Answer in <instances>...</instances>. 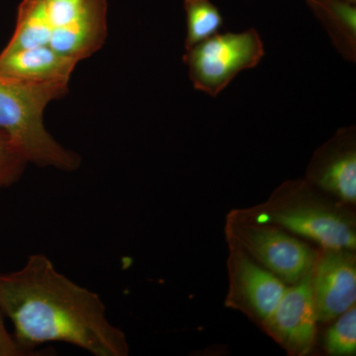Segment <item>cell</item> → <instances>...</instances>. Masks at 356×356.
<instances>
[{"label":"cell","mask_w":356,"mask_h":356,"mask_svg":"<svg viewBox=\"0 0 356 356\" xmlns=\"http://www.w3.org/2000/svg\"><path fill=\"white\" fill-rule=\"evenodd\" d=\"M346 207L318 195L306 180H296L281 185L261 205L234 211L243 219L273 225L321 248L355 250V219Z\"/></svg>","instance_id":"obj_2"},{"label":"cell","mask_w":356,"mask_h":356,"mask_svg":"<svg viewBox=\"0 0 356 356\" xmlns=\"http://www.w3.org/2000/svg\"><path fill=\"white\" fill-rule=\"evenodd\" d=\"M54 51L77 62L90 57L106 38V0H40Z\"/></svg>","instance_id":"obj_6"},{"label":"cell","mask_w":356,"mask_h":356,"mask_svg":"<svg viewBox=\"0 0 356 356\" xmlns=\"http://www.w3.org/2000/svg\"><path fill=\"white\" fill-rule=\"evenodd\" d=\"M229 289L226 306L261 325L280 303L287 284L241 248L229 245Z\"/></svg>","instance_id":"obj_8"},{"label":"cell","mask_w":356,"mask_h":356,"mask_svg":"<svg viewBox=\"0 0 356 356\" xmlns=\"http://www.w3.org/2000/svg\"><path fill=\"white\" fill-rule=\"evenodd\" d=\"M187 35L185 49L189 50L206 39L214 36L221 29L222 17L210 0H185Z\"/></svg>","instance_id":"obj_13"},{"label":"cell","mask_w":356,"mask_h":356,"mask_svg":"<svg viewBox=\"0 0 356 356\" xmlns=\"http://www.w3.org/2000/svg\"><path fill=\"white\" fill-rule=\"evenodd\" d=\"M318 323H331L355 306V250L321 248L312 275Z\"/></svg>","instance_id":"obj_9"},{"label":"cell","mask_w":356,"mask_h":356,"mask_svg":"<svg viewBox=\"0 0 356 356\" xmlns=\"http://www.w3.org/2000/svg\"><path fill=\"white\" fill-rule=\"evenodd\" d=\"M67 83H32L0 76V130L28 163L64 172H74L81 165V156L60 146L44 125V108L65 95Z\"/></svg>","instance_id":"obj_3"},{"label":"cell","mask_w":356,"mask_h":356,"mask_svg":"<svg viewBox=\"0 0 356 356\" xmlns=\"http://www.w3.org/2000/svg\"><path fill=\"white\" fill-rule=\"evenodd\" d=\"M0 312L10 318L14 339L28 356L62 341L95 356H127L126 334L107 318L97 293L58 273L43 254L28 257L19 270L0 273Z\"/></svg>","instance_id":"obj_1"},{"label":"cell","mask_w":356,"mask_h":356,"mask_svg":"<svg viewBox=\"0 0 356 356\" xmlns=\"http://www.w3.org/2000/svg\"><path fill=\"white\" fill-rule=\"evenodd\" d=\"M312 275L313 273L287 286L280 303L261 325L290 355H308L317 339L318 318Z\"/></svg>","instance_id":"obj_7"},{"label":"cell","mask_w":356,"mask_h":356,"mask_svg":"<svg viewBox=\"0 0 356 356\" xmlns=\"http://www.w3.org/2000/svg\"><path fill=\"white\" fill-rule=\"evenodd\" d=\"M77 63L49 46L3 50L0 54V76L32 83H69Z\"/></svg>","instance_id":"obj_11"},{"label":"cell","mask_w":356,"mask_h":356,"mask_svg":"<svg viewBox=\"0 0 356 356\" xmlns=\"http://www.w3.org/2000/svg\"><path fill=\"white\" fill-rule=\"evenodd\" d=\"M324 336L325 353L334 356H353L356 353V307L332 321Z\"/></svg>","instance_id":"obj_14"},{"label":"cell","mask_w":356,"mask_h":356,"mask_svg":"<svg viewBox=\"0 0 356 356\" xmlns=\"http://www.w3.org/2000/svg\"><path fill=\"white\" fill-rule=\"evenodd\" d=\"M27 163L9 136L0 130V189L18 181Z\"/></svg>","instance_id":"obj_15"},{"label":"cell","mask_w":356,"mask_h":356,"mask_svg":"<svg viewBox=\"0 0 356 356\" xmlns=\"http://www.w3.org/2000/svg\"><path fill=\"white\" fill-rule=\"evenodd\" d=\"M334 44L346 58H355V9L339 0H313Z\"/></svg>","instance_id":"obj_12"},{"label":"cell","mask_w":356,"mask_h":356,"mask_svg":"<svg viewBox=\"0 0 356 356\" xmlns=\"http://www.w3.org/2000/svg\"><path fill=\"white\" fill-rule=\"evenodd\" d=\"M312 186L346 206L356 203V147L353 129H343L320 147L307 172Z\"/></svg>","instance_id":"obj_10"},{"label":"cell","mask_w":356,"mask_h":356,"mask_svg":"<svg viewBox=\"0 0 356 356\" xmlns=\"http://www.w3.org/2000/svg\"><path fill=\"white\" fill-rule=\"evenodd\" d=\"M226 236L259 266L275 274L286 284H295L313 273L318 250L296 236L273 225L257 224L238 216L228 215Z\"/></svg>","instance_id":"obj_4"},{"label":"cell","mask_w":356,"mask_h":356,"mask_svg":"<svg viewBox=\"0 0 356 356\" xmlns=\"http://www.w3.org/2000/svg\"><path fill=\"white\" fill-rule=\"evenodd\" d=\"M0 356H28L18 346L13 334H9L4 323V316L0 312Z\"/></svg>","instance_id":"obj_16"},{"label":"cell","mask_w":356,"mask_h":356,"mask_svg":"<svg viewBox=\"0 0 356 356\" xmlns=\"http://www.w3.org/2000/svg\"><path fill=\"white\" fill-rule=\"evenodd\" d=\"M264 56L259 33L250 29L214 35L187 50L184 62L194 88L215 97L241 72L257 67Z\"/></svg>","instance_id":"obj_5"}]
</instances>
